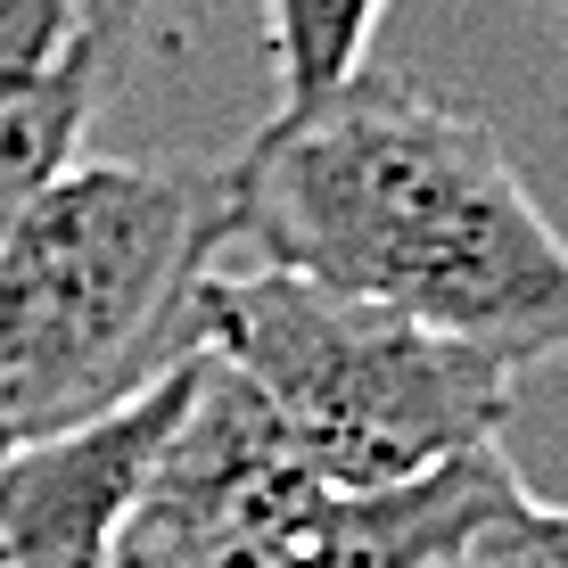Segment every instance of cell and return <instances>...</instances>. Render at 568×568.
Here are the masks:
<instances>
[{
  "instance_id": "obj_4",
  "label": "cell",
  "mask_w": 568,
  "mask_h": 568,
  "mask_svg": "<svg viewBox=\"0 0 568 568\" xmlns=\"http://www.w3.org/2000/svg\"><path fill=\"white\" fill-rule=\"evenodd\" d=\"M322 511L329 486L272 404L206 346L199 387L115 536V568H313Z\"/></svg>"
},
{
  "instance_id": "obj_8",
  "label": "cell",
  "mask_w": 568,
  "mask_h": 568,
  "mask_svg": "<svg viewBox=\"0 0 568 568\" xmlns=\"http://www.w3.org/2000/svg\"><path fill=\"white\" fill-rule=\"evenodd\" d=\"M379 17L387 0H264V50H272V91H281L272 115L322 108L329 91L355 83Z\"/></svg>"
},
{
  "instance_id": "obj_7",
  "label": "cell",
  "mask_w": 568,
  "mask_h": 568,
  "mask_svg": "<svg viewBox=\"0 0 568 568\" xmlns=\"http://www.w3.org/2000/svg\"><path fill=\"white\" fill-rule=\"evenodd\" d=\"M527 495L503 445H469V454L413 469L371 495H329L322 511V560L313 568H462L486 519L511 511Z\"/></svg>"
},
{
  "instance_id": "obj_9",
  "label": "cell",
  "mask_w": 568,
  "mask_h": 568,
  "mask_svg": "<svg viewBox=\"0 0 568 568\" xmlns=\"http://www.w3.org/2000/svg\"><path fill=\"white\" fill-rule=\"evenodd\" d=\"M462 568H568V511H560V503L519 495L511 511L486 519V536L469 544Z\"/></svg>"
},
{
  "instance_id": "obj_6",
  "label": "cell",
  "mask_w": 568,
  "mask_h": 568,
  "mask_svg": "<svg viewBox=\"0 0 568 568\" xmlns=\"http://www.w3.org/2000/svg\"><path fill=\"white\" fill-rule=\"evenodd\" d=\"M141 0H0V240L83 156Z\"/></svg>"
},
{
  "instance_id": "obj_3",
  "label": "cell",
  "mask_w": 568,
  "mask_h": 568,
  "mask_svg": "<svg viewBox=\"0 0 568 568\" xmlns=\"http://www.w3.org/2000/svg\"><path fill=\"white\" fill-rule=\"evenodd\" d=\"M206 346L288 428L329 495H371L469 445H503L519 363L297 272H214Z\"/></svg>"
},
{
  "instance_id": "obj_1",
  "label": "cell",
  "mask_w": 568,
  "mask_h": 568,
  "mask_svg": "<svg viewBox=\"0 0 568 568\" xmlns=\"http://www.w3.org/2000/svg\"><path fill=\"white\" fill-rule=\"evenodd\" d=\"M231 247L503 363L568 355V240L486 115L396 74L272 115L231 156Z\"/></svg>"
},
{
  "instance_id": "obj_5",
  "label": "cell",
  "mask_w": 568,
  "mask_h": 568,
  "mask_svg": "<svg viewBox=\"0 0 568 568\" xmlns=\"http://www.w3.org/2000/svg\"><path fill=\"white\" fill-rule=\"evenodd\" d=\"M199 363L206 355H190L100 420L0 445V568H115V536L199 387Z\"/></svg>"
},
{
  "instance_id": "obj_2",
  "label": "cell",
  "mask_w": 568,
  "mask_h": 568,
  "mask_svg": "<svg viewBox=\"0 0 568 568\" xmlns=\"http://www.w3.org/2000/svg\"><path fill=\"white\" fill-rule=\"evenodd\" d=\"M223 247V165L74 156L0 240V445L100 420L206 355Z\"/></svg>"
}]
</instances>
